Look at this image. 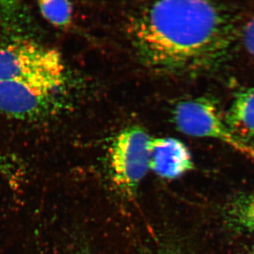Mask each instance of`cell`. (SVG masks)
<instances>
[{
	"label": "cell",
	"mask_w": 254,
	"mask_h": 254,
	"mask_svg": "<svg viewBox=\"0 0 254 254\" xmlns=\"http://www.w3.org/2000/svg\"><path fill=\"white\" fill-rule=\"evenodd\" d=\"M232 12L208 1L145 3L132 11L127 31L138 60L163 74H193L213 66L232 41Z\"/></svg>",
	"instance_id": "cell-1"
},
{
	"label": "cell",
	"mask_w": 254,
	"mask_h": 254,
	"mask_svg": "<svg viewBox=\"0 0 254 254\" xmlns=\"http://www.w3.org/2000/svg\"><path fill=\"white\" fill-rule=\"evenodd\" d=\"M64 71L56 50L29 41L0 46V81L46 82L63 86Z\"/></svg>",
	"instance_id": "cell-2"
},
{
	"label": "cell",
	"mask_w": 254,
	"mask_h": 254,
	"mask_svg": "<svg viewBox=\"0 0 254 254\" xmlns=\"http://www.w3.org/2000/svg\"><path fill=\"white\" fill-rule=\"evenodd\" d=\"M150 137L141 127L133 126L116 136L110 150V171L118 190L132 197L149 170Z\"/></svg>",
	"instance_id": "cell-3"
},
{
	"label": "cell",
	"mask_w": 254,
	"mask_h": 254,
	"mask_svg": "<svg viewBox=\"0 0 254 254\" xmlns=\"http://www.w3.org/2000/svg\"><path fill=\"white\" fill-rule=\"evenodd\" d=\"M173 118L182 133L190 136L215 138L241 154L254 159V145L232 131L217 105L208 98L182 100L175 105Z\"/></svg>",
	"instance_id": "cell-4"
},
{
	"label": "cell",
	"mask_w": 254,
	"mask_h": 254,
	"mask_svg": "<svg viewBox=\"0 0 254 254\" xmlns=\"http://www.w3.org/2000/svg\"><path fill=\"white\" fill-rule=\"evenodd\" d=\"M62 86L46 82L0 81V112L16 118H33L46 111Z\"/></svg>",
	"instance_id": "cell-5"
},
{
	"label": "cell",
	"mask_w": 254,
	"mask_h": 254,
	"mask_svg": "<svg viewBox=\"0 0 254 254\" xmlns=\"http://www.w3.org/2000/svg\"><path fill=\"white\" fill-rule=\"evenodd\" d=\"M193 168L186 145L174 138H150L149 169L159 177L174 180Z\"/></svg>",
	"instance_id": "cell-6"
},
{
	"label": "cell",
	"mask_w": 254,
	"mask_h": 254,
	"mask_svg": "<svg viewBox=\"0 0 254 254\" xmlns=\"http://www.w3.org/2000/svg\"><path fill=\"white\" fill-rule=\"evenodd\" d=\"M225 122L235 134L250 142L254 138V88L240 92L227 112Z\"/></svg>",
	"instance_id": "cell-7"
},
{
	"label": "cell",
	"mask_w": 254,
	"mask_h": 254,
	"mask_svg": "<svg viewBox=\"0 0 254 254\" xmlns=\"http://www.w3.org/2000/svg\"><path fill=\"white\" fill-rule=\"evenodd\" d=\"M226 220L239 231L254 234V191L232 198L227 206Z\"/></svg>",
	"instance_id": "cell-8"
},
{
	"label": "cell",
	"mask_w": 254,
	"mask_h": 254,
	"mask_svg": "<svg viewBox=\"0 0 254 254\" xmlns=\"http://www.w3.org/2000/svg\"><path fill=\"white\" fill-rule=\"evenodd\" d=\"M39 7L42 15L58 27H64L70 22L72 14V6L66 1H41Z\"/></svg>",
	"instance_id": "cell-9"
},
{
	"label": "cell",
	"mask_w": 254,
	"mask_h": 254,
	"mask_svg": "<svg viewBox=\"0 0 254 254\" xmlns=\"http://www.w3.org/2000/svg\"><path fill=\"white\" fill-rule=\"evenodd\" d=\"M243 43L247 52L254 57V15L244 28Z\"/></svg>",
	"instance_id": "cell-10"
},
{
	"label": "cell",
	"mask_w": 254,
	"mask_h": 254,
	"mask_svg": "<svg viewBox=\"0 0 254 254\" xmlns=\"http://www.w3.org/2000/svg\"><path fill=\"white\" fill-rule=\"evenodd\" d=\"M13 167L12 162L6 155L0 153V169L4 171L9 172Z\"/></svg>",
	"instance_id": "cell-11"
},
{
	"label": "cell",
	"mask_w": 254,
	"mask_h": 254,
	"mask_svg": "<svg viewBox=\"0 0 254 254\" xmlns=\"http://www.w3.org/2000/svg\"><path fill=\"white\" fill-rule=\"evenodd\" d=\"M244 254H254V246Z\"/></svg>",
	"instance_id": "cell-12"
},
{
	"label": "cell",
	"mask_w": 254,
	"mask_h": 254,
	"mask_svg": "<svg viewBox=\"0 0 254 254\" xmlns=\"http://www.w3.org/2000/svg\"></svg>",
	"instance_id": "cell-13"
}]
</instances>
